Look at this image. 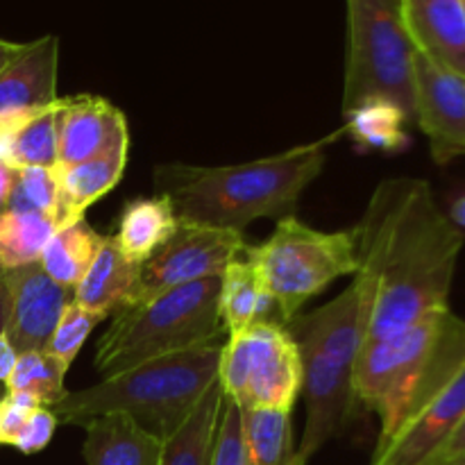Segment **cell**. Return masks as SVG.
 Wrapping results in <instances>:
<instances>
[{
  "instance_id": "ba28073f",
  "label": "cell",
  "mask_w": 465,
  "mask_h": 465,
  "mask_svg": "<svg viewBox=\"0 0 465 465\" xmlns=\"http://www.w3.org/2000/svg\"><path fill=\"white\" fill-rule=\"evenodd\" d=\"M348 53L343 103L348 116L366 100L398 104L413 123V48L402 18V0H345Z\"/></svg>"
},
{
  "instance_id": "cb8c5ba5",
  "label": "cell",
  "mask_w": 465,
  "mask_h": 465,
  "mask_svg": "<svg viewBox=\"0 0 465 465\" xmlns=\"http://www.w3.org/2000/svg\"><path fill=\"white\" fill-rule=\"evenodd\" d=\"M343 118V134H348L361 150L402 153L404 148H409L407 125L411 121L391 100H366Z\"/></svg>"
},
{
  "instance_id": "8d00e7d4",
  "label": "cell",
  "mask_w": 465,
  "mask_h": 465,
  "mask_svg": "<svg viewBox=\"0 0 465 465\" xmlns=\"http://www.w3.org/2000/svg\"><path fill=\"white\" fill-rule=\"evenodd\" d=\"M448 218L465 234V191H461V193H457L452 198V203H450V209H448Z\"/></svg>"
},
{
  "instance_id": "5bb4252c",
  "label": "cell",
  "mask_w": 465,
  "mask_h": 465,
  "mask_svg": "<svg viewBox=\"0 0 465 465\" xmlns=\"http://www.w3.org/2000/svg\"><path fill=\"white\" fill-rule=\"evenodd\" d=\"M130 141L127 118L100 95H71L57 103V168L86 162Z\"/></svg>"
},
{
  "instance_id": "836d02e7",
  "label": "cell",
  "mask_w": 465,
  "mask_h": 465,
  "mask_svg": "<svg viewBox=\"0 0 465 465\" xmlns=\"http://www.w3.org/2000/svg\"><path fill=\"white\" fill-rule=\"evenodd\" d=\"M461 452H465V420L459 425V430L450 436L448 443L440 448V452L436 454L434 461H431L430 465L445 461V459H450V457H457V454H461Z\"/></svg>"
},
{
  "instance_id": "52a82bcc",
  "label": "cell",
  "mask_w": 465,
  "mask_h": 465,
  "mask_svg": "<svg viewBox=\"0 0 465 465\" xmlns=\"http://www.w3.org/2000/svg\"><path fill=\"white\" fill-rule=\"evenodd\" d=\"M243 257L262 277L282 325L300 316L304 304L339 277L354 275L359 268L352 230L322 232L295 216L282 218L271 239L248 245Z\"/></svg>"
},
{
  "instance_id": "484cf974",
  "label": "cell",
  "mask_w": 465,
  "mask_h": 465,
  "mask_svg": "<svg viewBox=\"0 0 465 465\" xmlns=\"http://www.w3.org/2000/svg\"><path fill=\"white\" fill-rule=\"evenodd\" d=\"M57 230V223L32 212L0 213V272L16 271L39 262L45 243Z\"/></svg>"
},
{
  "instance_id": "2e32d148",
  "label": "cell",
  "mask_w": 465,
  "mask_h": 465,
  "mask_svg": "<svg viewBox=\"0 0 465 465\" xmlns=\"http://www.w3.org/2000/svg\"><path fill=\"white\" fill-rule=\"evenodd\" d=\"M402 18L416 53L465 77L463 0H402Z\"/></svg>"
},
{
  "instance_id": "4fadbf2b",
  "label": "cell",
  "mask_w": 465,
  "mask_h": 465,
  "mask_svg": "<svg viewBox=\"0 0 465 465\" xmlns=\"http://www.w3.org/2000/svg\"><path fill=\"white\" fill-rule=\"evenodd\" d=\"M59 39L45 35L23 44L0 71V130L14 132L57 103Z\"/></svg>"
},
{
  "instance_id": "603a6c76",
  "label": "cell",
  "mask_w": 465,
  "mask_h": 465,
  "mask_svg": "<svg viewBox=\"0 0 465 465\" xmlns=\"http://www.w3.org/2000/svg\"><path fill=\"white\" fill-rule=\"evenodd\" d=\"M221 402L223 389L216 381L186 418L184 425L171 439L163 440L159 465H212Z\"/></svg>"
},
{
  "instance_id": "8fae6325",
  "label": "cell",
  "mask_w": 465,
  "mask_h": 465,
  "mask_svg": "<svg viewBox=\"0 0 465 465\" xmlns=\"http://www.w3.org/2000/svg\"><path fill=\"white\" fill-rule=\"evenodd\" d=\"M413 123L439 166L465 157V77L420 53L413 57Z\"/></svg>"
},
{
  "instance_id": "d590c367",
  "label": "cell",
  "mask_w": 465,
  "mask_h": 465,
  "mask_svg": "<svg viewBox=\"0 0 465 465\" xmlns=\"http://www.w3.org/2000/svg\"><path fill=\"white\" fill-rule=\"evenodd\" d=\"M14 175H16V168L0 163V213L7 209V200L14 186Z\"/></svg>"
},
{
  "instance_id": "8992f818",
  "label": "cell",
  "mask_w": 465,
  "mask_h": 465,
  "mask_svg": "<svg viewBox=\"0 0 465 465\" xmlns=\"http://www.w3.org/2000/svg\"><path fill=\"white\" fill-rule=\"evenodd\" d=\"M221 277L163 291L114 316L95 348L94 366L103 377L186 350L216 345L225 334L218 316Z\"/></svg>"
},
{
  "instance_id": "f35d334b",
  "label": "cell",
  "mask_w": 465,
  "mask_h": 465,
  "mask_svg": "<svg viewBox=\"0 0 465 465\" xmlns=\"http://www.w3.org/2000/svg\"><path fill=\"white\" fill-rule=\"evenodd\" d=\"M7 289H5L3 280H0V334L5 331V322H7Z\"/></svg>"
},
{
  "instance_id": "f1b7e54d",
  "label": "cell",
  "mask_w": 465,
  "mask_h": 465,
  "mask_svg": "<svg viewBox=\"0 0 465 465\" xmlns=\"http://www.w3.org/2000/svg\"><path fill=\"white\" fill-rule=\"evenodd\" d=\"M7 209L32 212L59 221L57 171L50 168H16Z\"/></svg>"
},
{
  "instance_id": "ffe728a7",
  "label": "cell",
  "mask_w": 465,
  "mask_h": 465,
  "mask_svg": "<svg viewBox=\"0 0 465 465\" xmlns=\"http://www.w3.org/2000/svg\"><path fill=\"white\" fill-rule=\"evenodd\" d=\"M177 221L171 200L162 193L134 198L123 204L114 243L132 263H143L175 234Z\"/></svg>"
},
{
  "instance_id": "4316f807",
  "label": "cell",
  "mask_w": 465,
  "mask_h": 465,
  "mask_svg": "<svg viewBox=\"0 0 465 465\" xmlns=\"http://www.w3.org/2000/svg\"><path fill=\"white\" fill-rule=\"evenodd\" d=\"M59 103V100H57ZM57 103L36 114L12 132L9 141V166L12 168H50L57 171Z\"/></svg>"
},
{
  "instance_id": "d6a6232c",
  "label": "cell",
  "mask_w": 465,
  "mask_h": 465,
  "mask_svg": "<svg viewBox=\"0 0 465 465\" xmlns=\"http://www.w3.org/2000/svg\"><path fill=\"white\" fill-rule=\"evenodd\" d=\"M59 420L48 407H39L30 418H27L25 427L18 434L16 445L14 448L21 454H39L44 452L45 448L53 440L54 430H57Z\"/></svg>"
},
{
  "instance_id": "6da1fadb",
  "label": "cell",
  "mask_w": 465,
  "mask_h": 465,
  "mask_svg": "<svg viewBox=\"0 0 465 465\" xmlns=\"http://www.w3.org/2000/svg\"><path fill=\"white\" fill-rule=\"evenodd\" d=\"M352 234L363 343L391 339L450 307L465 234L440 212L425 180H381Z\"/></svg>"
},
{
  "instance_id": "ac0fdd59",
  "label": "cell",
  "mask_w": 465,
  "mask_h": 465,
  "mask_svg": "<svg viewBox=\"0 0 465 465\" xmlns=\"http://www.w3.org/2000/svg\"><path fill=\"white\" fill-rule=\"evenodd\" d=\"M127 148L130 141H123L116 148L98 154L73 166L57 168L59 182V225L84 218L86 209L100 198L116 189L127 166Z\"/></svg>"
},
{
  "instance_id": "9c48e42d",
  "label": "cell",
  "mask_w": 465,
  "mask_h": 465,
  "mask_svg": "<svg viewBox=\"0 0 465 465\" xmlns=\"http://www.w3.org/2000/svg\"><path fill=\"white\" fill-rule=\"evenodd\" d=\"M218 384L243 411H293L302 393V363L286 325L262 321L227 336Z\"/></svg>"
},
{
  "instance_id": "e575fe53",
  "label": "cell",
  "mask_w": 465,
  "mask_h": 465,
  "mask_svg": "<svg viewBox=\"0 0 465 465\" xmlns=\"http://www.w3.org/2000/svg\"><path fill=\"white\" fill-rule=\"evenodd\" d=\"M16 359L18 352L14 350V345L9 343L7 336L0 334V384H5L9 380L14 366H16Z\"/></svg>"
},
{
  "instance_id": "1f68e13d",
  "label": "cell",
  "mask_w": 465,
  "mask_h": 465,
  "mask_svg": "<svg viewBox=\"0 0 465 465\" xmlns=\"http://www.w3.org/2000/svg\"><path fill=\"white\" fill-rule=\"evenodd\" d=\"M39 407L41 404L32 395L9 393V391H5V395L0 398V445L14 448L18 434L25 427L27 418Z\"/></svg>"
},
{
  "instance_id": "9a60e30c",
  "label": "cell",
  "mask_w": 465,
  "mask_h": 465,
  "mask_svg": "<svg viewBox=\"0 0 465 465\" xmlns=\"http://www.w3.org/2000/svg\"><path fill=\"white\" fill-rule=\"evenodd\" d=\"M465 420V363L445 389L386 445L371 465H430Z\"/></svg>"
},
{
  "instance_id": "30bf717a",
  "label": "cell",
  "mask_w": 465,
  "mask_h": 465,
  "mask_svg": "<svg viewBox=\"0 0 465 465\" xmlns=\"http://www.w3.org/2000/svg\"><path fill=\"white\" fill-rule=\"evenodd\" d=\"M248 245L239 232L180 223L175 234L139 266L134 304L177 286L221 277Z\"/></svg>"
},
{
  "instance_id": "7a4b0ae2",
  "label": "cell",
  "mask_w": 465,
  "mask_h": 465,
  "mask_svg": "<svg viewBox=\"0 0 465 465\" xmlns=\"http://www.w3.org/2000/svg\"><path fill=\"white\" fill-rule=\"evenodd\" d=\"M341 136L343 127L325 139L232 166L162 163L154 168V189L171 200L180 223L243 234L263 218L295 216L300 195L321 175L327 148Z\"/></svg>"
},
{
  "instance_id": "d6986e66",
  "label": "cell",
  "mask_w": 465,
  "mask_h": 465,
  "mask_svg": "<svg viewBox=\"0 0 465 465\" xmlns=\"http://www.w3.org/2000/svg\"><path fill=\"white\" fill-rule=\"evenodd\" d=\"M86 465H159L163 443L123 413L94 418L84 425Z\"/></svg>"
},
{
  "instance_id": "60d3db41",
  "label": "cell",
  "mask_w": 465,
  "mask_h": 465,
  "mask_svg": "<svg viewBox=\"0 0 465 465\" xmlns=\"http://www.w3.org/2000/svg\"><path fill=\"white\" fill-rule=\"evenodd\" d=\"M463 7H465V0H463Z\"/></svg>"
},
{
  "instance_id": "7402d4cb",
  "label": "cell",
  "mask_w": 465,
  "mask_h": 465,
  "mask_svg": "<svg viewBox=\"0 0 465 465\" xmlns=\"http://www.w3.org/2000/svg\"><path fill=\"white\" fill-rule=\"evenodd\" d=\"M103 239L104 236L98 234L86 218L59 225L41 252L39 266L59 286L75 291L94 263Z\"/></svg>"
},
{
  "instance_id": "4dcf8cb0",
  "label": "cell",
  "mask_w": 465,
  "mask_h": 465,
  "mask_svg": "<svg viewBox=\"0 0 465 465\" xmlns=\"http://www.w3.org/2000/svg\"><path fill=\"white\" fill-rule=\"evenodd\" d=\"M212 465H245L243 416H241V409L227 395H223L221 402Z\"/></svg>"
},
{
  "instance_id": "83f0119b",
  "label": "cell",
  "mask_w": 465,
  "mask_h": 465,
  "mask_svg": "<svg viewBox=\"0 0 465 465\" xmlns=\"http://www.w3.org/2000/svg\"><path fill=\"white\" fill-rule=\"evenodd\" d=\"M66 372L68 368L50 357L45 350H32V352L18 354L16 366H14L9 380L5 381V391L32 395L41 407L50 409L66 393L64 389Z\"/></svg>"
},
{
  "instance_id": "44dd1931",
  "label": "cell",
  "mask_w": 465,
  "mask_h": 465,
  "mask_svg": "<svg viewBox=\"0 0 465 465\" xmlns=\"http://www.w3.org/2000/svg\"><path fill=\"white\" fill-rule=\"evenodd\" d=\"M271 313H277L275 302L252 263L245 257L232 262L221 275L218 291V316L227 336L239 334L254 322L272 321Z\"/></svg>"
},
{
  "instance_id": "d4e9b609",
  "label": "cell",
  "mask_w": 465,
  "mask_h": 465,
  "mask_svg": "<svg viewBox=\"0 0 465 465\" xmlns=\"http://www.w3.org/2000/svg\"><path fill=\"white\" fill-rule=\"evenodd\" d=\"M245 465H302L291 411H243Z\"/></svg>"
},
{
  "instance_id": "3957f363",
  "label": "cell",
  "mask_w": 465,
  "mask_h": 465,
  "mask_svg": "<svg viewBox=\"0 0 465 465\" xmlns=\"http://www.w3.org/2000/svg\"><path fill=\"white\" fill-rule=\"evenodd\" d=\"M465 363V321L450 307L427 313L409 330L361 343L354 363L357 404L380 418L381 452Z\"/></svg>"
},
{
  "instance_id": "5b68a950",
  "label": "cell",
  "mask_w": 465,
  "mask_h": 465,
  "mask_svg": "<svg viewBox=\"0 0 465 465\" xmlns=\"http://www.w3.org/2000/svg\"><path fill=\"white\" fill-rule=\"evenodd\" d=\"M302 363V395L307 407L300 463L307 465L322 445L345 434L357 416L354 363L363 343L361 302L350 284L331 302L300 313L286 325Z\"/></svg>"
},
{
  "instance_id": "74e56055",
  "label": "cell",
  "mask_w": 465,
  "mask_h": 465,
  "mask_svg": "<svg viewBox=\"0 0 465 465\" xmlns=\"http://www.w3.org/2000/svg\"><path fill=\"white\" fill-rule=\"evenodd\" d=\"M21 48H23V44H14V41L0 39V71H3V68L7 66V64L12 62L18 53H21Z\"/></svg>"
},
{
  "instance_id": "7c38bea8",
  "label": "cell",
  "mask_w": 465,
  "mask_h": 465,
  "mask_svg": "<svg viewBox=\"0 0 465 465\" xmlns=\"http://www.w3.org/2000/svg\"><path fill=\"white\" fill-rule=\"evenodd\" d=\"M0 280L9 302L3 334L18 354L44 350L66 304L73 302V291L50 280L39 262L0 272Z\"/></svg>"
},
{
  "instance_id": "ab89813d",
  "label": "cell",
  "mask_w": 465,
  "mask_h": 465,
  "mask_svg": "<svg viewBox=\"0 0 465 465\" xmlns=\"http://www.w3.org/2000/svg\"><path fill=\"white\" fill-rule=\"evenodd\" d=\"M434 465H465V452L457 454V457H450V459H445V461H440V463H434Z\"/></svg>"
},
{
  "instance_id": "f546056e",
  "label": "cell",
  "mask_w": 465,
  "mask_h": 465,
  "mask_svg": "<svg viewBox=\"0 0 465 465\" xmlns=\"http://www.w3.org/2000/svg\"><path fill=\"white\" fill-rule=\"evenodd\" d=\"M103 321L104 316H100V313L89 312V309L80 307L77 302H68L44 350L50 357L57 359L59 363L71 368L75 357L80 354L82 345H84L86 339L91 336V331H94Z\"/></svg>"
},
{
  "instance_id": "e0dca14e",
  "label": "cell",
  "mask_w": 465,
  "mask_h": 465,
  "mask_svg": "<svg viewBox=\"0 0 465 465\" xmlns=\"http://www.w3.org/2000/svg\"><path fill=\"white\" fill-rule=\"evenodd\" d=\"M139 263H132L118 250L112 236H104L94 263L73 291V302L100 316H116L125 307L134 304Z\"/></svg>"
},
{
  "instance_id": "277c9868",
  "label": "cell",
  "mask_w": 465,
  "mask_h": 465,
  "mask_svg": "<svg viewBox=\"0 0 465 465\" xmlns=\"http://www.w3.org/2000/svg\"><path fill=\"white\" fill-rule=\"evenodd\" d=\"M221 348L203 345L103 377L94 386L66 391L50 411L62 425L75 427L109 413H123L163 443L218 381Z\"/></svg>"
}]
</instances>
